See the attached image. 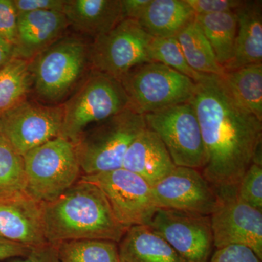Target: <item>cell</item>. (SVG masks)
Returning a JSON list of instances; mask_svg holds the SVG:
<instances>
[{
  "label": "cell",
  "instance_id": "1",
  "mask_svg": "<svg viewBox=\"0 0 262 262\" xmlns=\"http://www.w3.org/2000/svg\"><path fill=\"white\" fill-rule=\"evenodd\" d=\"M189 103L206 147L202 174L217 193L236 192L261 145L262 120L233 97L220 76L205 74Z\"/></svg>",
  "mask_w": 262,
  "mask_h": 262
},
{
  "label": "cell",
  "instance_id": "2",
  "mask_svg": "<svg viewBox=\"0 0 262 262\" xmlns=\"http://www.w3.org/2000/svg\"><path fill=\"white\" fill-rule=\"evenodd\" d=\"M42 213L50 244L80 239L118 244L128 229L117 220L102 191L81 179L54 201L42 203Z\"/></svg>",
  "mask_w": 262,
  "mask_h": 262
},
{
  "label": "cell",
  "instance_id": "3",
  "mask_svg": "<svg viewBox=\"0 0 262 262\" xmlns=\"http://www.w3.org/2000/svg\"><path fill=\"white\" fill-rule=\"evenodd\" d=\"M89 45L63 36L30 61L32 91L42 103L61 104L75 91L91 70Z\"/></svg>",
  "mask_w": 262,
  "mask_h": 262
},
{
  "label": "cell",
  "instance_id": "4",
  "mask_svg": "<svg viewBox=\"0 0 262 262\" xmlns=\"http://www.w3.org/2000/svg\"><path fill=\"white\" fill-rule=\"evenodd\" d=\"M62 106L63 116L61 136L75 144L91 125L130 107L120 81L92 70Z\"/></svg>",
  "mask_w": 262,
  "mask_h": 262
},
{
  "label": "cell",
  "instance_id": "5",
  "mask_svg": "<svg viewBox=\"0 0 262 262\" xmlns=\"http://www.w3.org/2000/svg\"><path fill=\"white\" fill-rule=\"evenodd\" d=\"M146 127L144 115L130 107L84 131L75 144L83 175L121 168L129 146Z\"/></svg>",
  "mask_w": 262,
  "mask_h": 262
},
{
  "label": "cell",
  "instance_id": "6",
  "mask_svg": "<svg viewBox=\"0 0 262 262\" xmlns=\"http://www.w3.org/2000/svg\"><path fill=\"white\" fill-rule=\"evenodd\" d=\"M24 160L25 193L41 203L54 201L80 178L75 144L61 136L28 151Z\"/></svg>",
  "mask_w": 262,
  "mask_h": 262
},
{
  "label": "cell",
  "instance_id": "7",
  "mask_svg": "<svg viewBox=\"0 0 262 262\" xmlns=\"http://www.w3.org/2000/svg\"><path fill=\"white\" fill-rule=\"evenodd\" d=\"M119 81L130 108L143 115L189 102L195 89L189 77L155 61L136 66Z\"/></svg>",
  "mask_w": 262,
  "mask_h": 262
},
{
  "label": "cell",
  "instance_id": "8",
  "mask_svg": "<svg viewBox=\"0 0 262 262\" xmlns=\"http://www.w3.org/2000/svg\"><path fill=\"white\" fill-rule=\"evenodd\" d=\"M146 126L156 133L177 167L201 170L207 161L206 147L195 111L189 102L144 115Z\"/></svg>",
  "mask_w": 262,
  "mask_h": 262
},
{
  "label": "cell",
  "instance_id": "9",
  "mask_svg": "<svg viewBox=\"0 0 262 262\" xmlns=\"http://www.w3.org/2000/svg\"><path fill=\"white\" fill-rule=\"evenodd\" d=\"M151 38L139 22L124 19L89 45L90 68L120 80L136 66L151 62Z\"/></svg>",
  "mask_w": 262,
  "mask_h": 262
},
{
  "label": "cell",
  "instance_id": "10",
  "mask_svg": "<svg viewBox=\"0 0 262 262\" xmlns=\"http://www.w3.org/2000/svg\"><path fill=\"white\" fill-rule=\"evenodd\" d=\"M80 179L92 183L102 191L117 220L127 228L149 225L155 212L159 209L149 183L125 169L82 175Z\"/></svg>",
  "mask_w": 262,
  "mask_h": 262
},
{
  "label": "cell",
  "instance_id": "11",
  "mask_svg": "<svg viewBox=\"0 0 262 262\" xmlns=\"http://www.w3.org/2000/svg\"><path fill=\"white\" fill-rule=\"evenodd\" d=\"M63 106L28 99L0 117L2 136L21 156L61 136Z\"/></svg>",
  "mask_w": 262,
  "mask_h": 262
},
{
  "label": "cell",
  "instance_id": "12",
  "mask_svg": "<svg viewBox=\"0 0 262 262\" xmlns=\"http://www.w3.org/2000/svg\"><path fill=\"white\" fill-rule=\"evenodd\" d=\"M184 262H208L213 253L210 215L159 208L149 224Z\"/></svg>",
  "mask_w": 262,
  "mask_h": 262
},
{
  "label": "cell",
  "instance_id": "13",
  "mask_svg": "<svg viewBox=\"0 0 262 262\" xmlns=\"http://www.w3.org/2000/svg\"><path fill=\"white\" fill-rule=\"evenodd\" d=\"M210 219L215 249L244 246L262 260V211L241 201L236 192L220 193Z\"/></svg>",
  "mask_w": 262,
  "mask_h": 262
},
{
  "label": "cell",
  "instance_id": "14",
  "mask_svg": "<svg viewBox=\"0 0 262 262\" xmlns=\"http://www.w3.org/2000/svg\"><path fill=\"white\" fill-rule=\"evenodd\" d=\"M151 191L158 208L211 215L218 203L216 190L201 170L186 167L176 166Z\"/></svg>",
  "mask_w": 262,
  "mask_h": 262
},
{
  "label": "cell",
  "instance_id": "15",
  "mask_svg": "<svg viewBox=\"0 0 262 262\" xmlns=\"http://www.w3.org/2000/svg\"><path fill=\"white\" fill-rule=\"evenodd\" d=\"M0 237L29 248L48 243L42 203L25 192L0 198Z\"/></svg>",
  "mask_w": 262,
  "mask_h": 262
},
{
  "label": "cell",
  "instance_id": "16",
  "mask_svg": "<svg viewBox=\"0 0 262 262\" xmlns=\"http://www.w3.org/2000/svg\"><path fill=\"white\" fill-rule=\"evenodd\" d=\"M70 27L62 12L35 11L18 15L14 57L32 61L64 35Z\"/></svg>",
  "mask_w": 262,
  "mask_h": 262
},
{
  "label": "cell",
  "instance_id": "17",
  "mask_svg": "<svg viewBox=\"0 0 262 262\" xmlns=\"http://www.w3.org/2000/svg\"><path fill=\"white\" fill-rule=\"evenodd\" d=\"M122 168L153 186L168 175L176 165L158 134L146 126L129 146Z\"/></svg>",
  "mask_w": 262,
  "mask_h": 262
},
{
  "label": "cell",
  "instance_id": "18",
  "mask_svg": "<svg viewBox=\"0 0 262 262\" xmlns=\"http://www.w3.org/2000/svg\"><path fill=\"white\" fill-rule=\"evenodd\" d=\"M63 13L74 30L94 39L122 20L120 0H66Z\"/></svg>",
  "mask_w": 262,
  "mask_h": 262
},
{
  "label": "cell",
  "instance_id": "19",
  "mask_svg": "<svg viewBox=\"0 0 262 262\" xmlns=\"http://www.w3.org/2000/svg\"><path fill=\"white\" fill-rule=\"evenodd\" d=\"M235 13L237 17L235 48L233 59L225 67L226 71L262 63L261 1H244Z\"/></svg>",
  "mask_w": 262,
  "mask_h": 262
},
{
  "label": "cell",
  "instance_id": "20",
  "mask_svg": "<svg viewBox=\"0 0 262 262\" xmlns=\"http://www.w3.org/2000/svg\"><path fill=\"white\" fill-rule=\"evenodd\" d=\"M118 248L122 262H184L149 225L129 227Z\"/></svg>",
  "mask_w": 262,
  "mask_h": 262
},
{
  "label": "cell",
  "instance_id": "21",
  "mask_svg": "<svg viewBox=\"0 0 262 262\" xmlns=\"http://www.w3.org/2000/svg\"><path fill=\"white\" fill-rule=\"evenodd\" d=\"M195 16L186 0H150L138 22L151 37H175Z\"/></svg>",
  "mask_w": 262,
  "mask_h": 262
},
{
  "label": "cell",
  "instance_id": "22",
  "mask_svg": "<svg viewBox=\"0 0 262 262\" xmlns=\"http://www.w3.org/2000/svg\"><path fill=\"white\" fill-rule=\"evenodd\" d=\"M195 19L208 39L217 61L225 69L233 59L237 32V17L234 11L203 15Z\"/></svg>",
  "mask_w": 262,
  "mask_h": 262
},
{
  "label": "cell",
  "instance_id": "23",
  "mask_svg": "<svg viewBox=\"0 0 262 262\" xmlns=\"http://www.w3.org/2000/svg\"><path fill=\"white\" fill-rule=\"evenodd\" d=\"M188 64L201 74L223 77L226 70L219 63L211 45L194 18L175 37Z\"/></svg>",
  "mask_w": 262,
  "mask_h": 262
},
{
  "label": "cell",
  "instance_id": "24",
  "mask_svg": "<svg viewBox=\"0 0 262 262\" xmlns=\"http://www.w3.org/2000/svg\"><path fill=\"white\" fill-rule=\"evenodd\" d=\"M221 77L233 97L262 120V63L226 71Z\"/></svg>",
  "mask_w": 262,
  "mask_h": 262
},
{
  "label": "cell",
  "instance_id": "25",
  "mask_svg": "<svg viewBox=\"0 0 262 262\" xmlns=\"http://www.w3.org/2000/svg\"><path fill=\"white\" fill-rule=\"evenodd\" d=\"M32 91L30 61L13 57L0 70V117L27 100Z\"/></svg>",
  "mask_w": 262,
  "mask_h": 262
},
{
  "label": "cell",
  "instance_id": "26",
  "mask_svg": "<svg viewBox=\"0 0 262 262\" xmlns=\"http://www.w3.org/2000/svg\"><path fill=\"white\" fill-rule=\"evenodd\" d=\"M58 245L61 262H122L118 244L103 239H80Z\"/></svg>",
  "mask_w": 262,
  "mask_h": 262
},
{
  "label": "cell",
  "instance_id": "27",
  "mask_svg": "<svg viewBox=\"0 0 262 262\" xmlns=\"http://www.w3.org/2000/svg\"><path fill=\"white\" fill-rule=\"evenodd\" d=\"M27 186L24 157L8 141L0 138V198L25 192Z\"/></svg>",
  "mask_w": 262,
  "mask_h": 262
},
{
  "label": "cell",
  "instance_id": "28",
  "mask_svg": "<svg viewBox=\"0 0 262 262\" xmlns=\"http://www.w3.org/2000/svg\"><path fill=\"white\" fill-rule=\"evenodd\" d=\"M150 61L159 62L179 73L187 76L194 82L203 78L205 74L193 70L183 54L182 48L176 37H152L149 47Z\"/></svg>",
  "mask_w": 262,
  "mask_h": 262
},
{
  "label": "cell",
  "instance_id": "29",
  "mask_svg": "<svg viewBox=\"0 0 262 262\" xmlns=\"http://www.w3.org/2000/svg\"><path fill=\"white\" fill-rule=\"evenodd\" d=\"M236 194L246 204L262 211V165L249 167L239 181Z\"/></svg>",
  "mask_w": 262,
  "mask_h": 262
},
{
  "label": "cell",
  "instance_id": "30",
  "mask_svg": "<svg viewBox=\"0 0 262 262\" xmlns=\"http://www.w3.org/2000/svg\"><path fill=\"white\" fill-rule=\"evenodd\" d=\"M208 262H262V260L249 248L231 245L215 249Z\"/></svg>",
  "mask_w": 262,
  "mask_h": 262
},
{
  "label": "cell",
  "instance_id": "31",
  "mask_svg": "<svg viewBox=\"0 0 262 262\" xmlns=\"http://www.w3.org/2000/svg\"><path fill=\"white\" fill-rule=\"evenodd\" d=\"M194 14L203 15L234 11L244 1L241 0H186Z\"/></svg>",
  "mask_w": 262,
  "mask_h": 262
},
{
  "label": "cell",
  "instance_id": "32",
  "mask_svg": "<svg viewBox=\"0 0 262 262\" xmlns=\"http://www.w3.org/2000/svg\"><path fill=\"white\" fill-rule=\"evenodd\" d=\"M18 14L13 0H0V36L14 46L17 37Z\"/></svg>",
  "mask_w": 262,
  "mask_h": 262
},
{
  "label": "cell",
  "instance_id": "33",
  "mask_svg": "<svg viewBox=\"0 0 262 262\" xmlns=\"http://www.w3.org/2000/svg\"><path fill=\"white\" fill-rule=\"evenodd\" d=\"M17 14L35 11L63 13L66 0H13Z\"/></svg>",
  "mask_w": 262,
  "mask_h": 262
},
{
  "label": "cell",
  "instance_id": "34",
  "mask_svg": "<svg viewBox=\"0 0 262 262\" xmlns=\"http://www.w3.org/2000/svg\"><path fill=\"white\" fill-rule=\"evenodd\" d=\"M10 262H61L58 255V245L46 244L31 248L24 257L15 258Z\"/></svg>",
  "mask_w": 262,
  "mask_h": 262
},
{
  "label": "cell",
  "instance_id": "35",
  "mask_svg": "<svg viewBox=\"0 0 262 262\" xmlns=\"http://www.w3.org/2000/svg\"><path fill=\"white\" fill-rule=\"evenodd\" d=\"M31 248L0 237V261L10 258L24 257L28 254Z\"/></svg>",
  "mask_w": 262,
  "mask_h": 262
},
{
  "label": "cell",
  "instance_id": "36",
  "mask_svg": "<svg viewBox=\"0 0 262 262\" xmlns=\"http://www.w3.org/2000/svg\"><path fill=\"white\" fill-rule=\"evenodd\" d=\"M150 0H120L122 20L130 19L138 21Z\"/></svg>",
  "mask_w": 262,
  "mask_h": 262
},
{
  "label": "cell",
  "instance_id": "37",
  "mask_svg": "<svg viewBox=\"0 0 262 262\" xmlns=\"http://www.w3.org/2000/svg\"><path fill=\"white\" fill-rule=\"evenodd\" d=\"M14 57V46L0 36V70Z\"/></svg>",
  "mask_w": 262,
  "mask_h": 262
},
{
  "label": "cell",
  "instance_id": "38",
  "mask_svg": "<svg viewBox=\"0 0 262 262\" xmlns=\"http://www.w3.org/2000/svg\"><path fill=\"white\" fill-rule=\"evenodd\" d=\"M2 136H2L1 129H0V138H1Z\"/></svg>",
  "mask_w": 262,
  "mask_h": 262
}]
</instances>
